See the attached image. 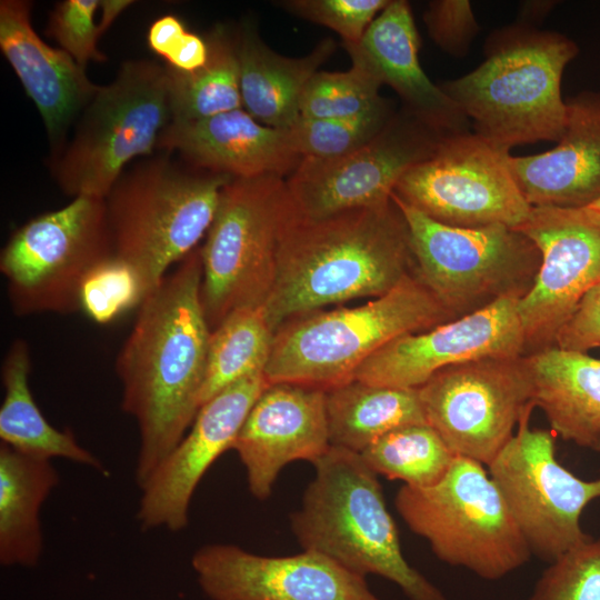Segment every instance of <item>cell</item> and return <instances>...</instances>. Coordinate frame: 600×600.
Returning a JSON list of instances; mask_svg holds the SVG:
<instances>
[{
    "label": "cell",
    "instance_id": "1",
    "mask_svg": "<svg viewBox=\"0 0 600 600\" xmlns=\"http://www.w3.org/2000/svg\"><path fill=\"white\" fill-rule=\"evenodd\" d=\"M201 279L198 246L138 307L116 360L121 408L139 431V488L184 437L201 408L211 333L200 299Z\"/></svg>",
    "mask_w": 600,
    "mask_h": 600
},
{
    "label": "cell",
    "instance_id": "2",
    "mask_svg": "<svg viewBox=\"0 0 600 600\" xmlns=\"http://www.w3.org/2000/svg\"><path fill=\"white\" fill-rule=\"evenodd\" d=\"M414 270L409 228L393 199L317 221L297 214L280 241L266 314L276 331L330 304L381 297Z\"/></svg>",
    "mask_w": 600,
    "mask_h": 600
},
{
    "label": "cell",
    "instance_id": "3",
    "mask_svg": "<svg viewBox=\"0 0 600 600\" xmlns=\"http://www.w3.org/2000/svg\"><path fill=\"white\" fill-rule=\"evenodd\" d=\"M484 49L474 70L440 84L471 119L473 132L508 150L558 141L567 118L561 79L579 52L577 43L518 22L493 32Z\"/></svg>",
    "mask_w": 600,
    "mask_h": 600
},
{
    "label": "cell",
    "instance_id": "4",
    "mask_svg": "<svg viewBox=\"0 0 600 600\" xmlns=\"http://www.w3.org/2000/svg\"><path fill=\"white\" fill-rule=\"evenodd\" d=\"M312 464L314 477L290 516L300 547L357 574L383 577L409 600H446L402 554L378 474L360 453L331 446Z\"/></svg>",
    "mask_w": 600,
    "mask_h": 600
},
{
    "label": "cell",
    "instance_id": "5",
    "mask_svg": "<svg viewBox=\"0 0 600 600\" xmlns=\"http://www.w3.org/2000/svg\"><path fill=\"white\" fill-rule=\"evenodd\" d=\"M454 319L414 274L381 297L351 308L316 310L283 322L263 374L268 383L324 391L354 379L360 366L390 341Z\"/></svg>",
    "mask_w": 600,
    "mask_h": 600
},
{
    "label": "cell",
    "instance_id": "6",
    "mask_svg": "<svg viewBox=\"0 0 600 600\" xmlns=\"http://www.w3.org/2000/svg\"><path fill=\"white\" fill-rule=\"evenodd\" d=\"M232 178L157 157L117 180L104 198L113 251L133 269L146 297L199 246Z\"/></svg>",
    "mask_w": 600,
    "mask_h": 600
},
{
    "label": "cell",
    "instance_id": "7",
    "mask_svg": "<svg viewBox=\"0 0 600 600\" xmlns=\"http://www.w3.org/2000/svg\"><path fill=\"white\" fill-rule=\"evenodd\" d=\"M298 212L283 177L232 178L201 249L200 299L210 330L232 311L264 307L282 236Z\"/></svg>",
    "mask_w": 600,
    "mask_h": 600
},
{
    "label": "cell",
    "instance_id": "8",
    "mask_svg": "<svg viewBox=\"0 0 600 600\" xmlns=\"http://www.w3.org/2000/svg\"><path fill=\"white\" fill-rule=\"evenodd\" d=\"M394 504L409 529L437 558L486 580L522 567L530 549L484 466L456 456L433 486H402Z\"/></svg>",
    "mask_w": 600,
    "mask_h": 600
},
{
    "label": "cell",
    "instance_id": "9",
    "mask_svg": "<svg viewBox=\"0 0 600 600\" xmlns=\"http://www.w3.org/2000/svg\"><path fill=\"white\" fill-rule=\"evenodd\" d=\"M171 121L167 67L124 62L112 82L99 87L73 137L54 157L58 186L73 198H106L132 159L153 153Z\"/></svg>",
    "mask_w": 600,
    "mask_h": 600
},
{
    "label": "cell",
    "instance_id": "10",
    "mask_svg": "<svg viewBox=\"0 0 600 600\" xmlns=\"http://www.w3.org/2000/svg\"><path fill=\"white\" fill-rule=\"evenodd\" d=\"M113 256L104 198L80 196L31 219L0 253L13 313L80 311L86 281Z\"/></svg>",
    "mask_w": 600,
    "mask_h": 600
},
{
    "label": "cell",
    "instance_id": "11",
    "mask_svg": "<svg viewBox=\"0 0 600 600\" xmlns=\"http://www.w3.org/2000/svg\"><path fill=\"white\" fill-rule=\"evenodd\" d=\"M410 233L414 274L454 318L496 299L526 293L541 257L518 229L491 224L459 228L438 222L392 193Z\"/></svg>",
    "mask_w": 600,
    "mask_h": 600
},
{
    "label": "cell",
    "instance_id": "12",
    "mask_svg": "<svg viewBox=\"0 0 600 600\" xmlns=\"http://www.w3.org/2000/svg\"><path fill=\"white\" fill-rule=\"evenodd\" d=\"M510 150L474 132L443 137L411 167L393 194L429 218L459 228H518L531 206L514 178Z\"/></svg>",
    "mask_w": 600,
    "mask_h": 600
},
{
    "label": "cell",
    "instance_id": "13",
    "mask_svg": "<svg viewBox=\"0 0 600 600\" xmlns=\"http://www.w3.org/2000/svg\"><path fill=\"white\" fill-rule=\"evenodd\" d=\"M534 407L526 409L488 472L531 554L551 562L590 538L580 517L600 499V476L582 480L557 460L553 433L530 427Z\"/></svg>",
    "mask_w": 600,
    "mask_h": 600
},
{
    "label": "cell",
    "instance_id": "14",
    "mask_svg": "<svg viewBox=\"0 0 600 600\" xmlns=\"http://www.w3.org/2000/svg\"><path fill=\"white\" fill-rule=\"evenodd\" d=\"M426 421L454 456L489 466L533 403L526 356L447 367L417 388Z\"/></svg>",
    "mask_w": 600,
    "mask_h": 600
},
{
    "label": "cell",
    "instance_id": "15",
    "mask_svg": "<svg viewBox=\"0 0 600 600\" xmlns=\"http://www.w3.org/2000/svg\"><path fill=\"white\" fill-rule=\"evenodd\" d=\"M541 261L518 313L524 356L554 346L579 302L600 282V209L531 207L519 226Z\"/></svg>",
    "mask_w": 600,
    "mask_h": 600
},
{
    "label": "cell",
    "instance_id": "16",
    "mask_svg": "<svg viewBox=\"0 0 600 600\" xmlns=\"http://www.w3.org/2000/svg\"><path fill=\"white\" fill-rule=\"evenodd\" d=\"M442 138L403 110L357 151L303 157L286 180L298 214L317 221L390 202L403 173L429 158Z\"/></svg>",
    "mask_w": 600,
    "mask_h": 600
},
{
    "label": "cell",
    "instance_id": "17",
    "mask_svg": "<svg viewBox=\"0 0 600 600\" xmlns=\"http://www.w3.org/2000/svg\"><path fill=\"white\" fill-rule=\"evenodd\" d=\"M522 296L512 292L428 330L401 336L366 360L354 379L417 389L447 367L483 358L524 356L518 313Z\"/></svg>",
    "mask_w": 600,
    "mask_h": 600
},
{
    "label": "cell",
    "instance_id": "18",
    "mask_svg": "<svg viewBox=\"0 0 600 600\" xmlns=\"http://www.w3.org/2000/svg\"><path fill=\"white\" fill-rule=\"evenodd\" d=\"M191 566L210 600H381L366 577L312 551L267 557L211 543L193 553Z\"/></svg>",
    "mask_w": 600,
    "mask_h": 600
},
{
    "label": "cell",
    "instance_id": "19",
    "mask_svg": "<svg viewBox=\"0 0 600 600\" xmlns=\"http://www.w3.org/2000/svg\"><path fill=\"white\" fill-rule=\"evenodd\" d=\"M268 384L263 372L249 376L201 406L188 432L139 488L137 519L143 530L180 531L189 522L193 493L212 463L233 441L252 404Z\"/></svg>",
    "mask_w": 600,
    "mask_h": 600
},
{
    "label": "cell",
    "instance_id": "20",
    "mask_svg": "<svg viewBox=\"0 0 600 600\" xmlns=\"http://www.w3.org/2000/svg\"><path fill=\"white\" fill-rule=\"evenodd\" d=\"M330 447L326 391L279 382L268 383L261 391L231 450L246 469L251 494L266 500L288 463H313Z\"/></svg>",
    "mask_w": 600,
    "mask_h": 600
},
{
    "label": "cell",
    "instance_id": "21",
    "mask_svg": "<svg viewBox=\"0 0 600 600\" xmlns=\"http://www.w3.org/2000/svg\"><path fill=\"white\" fill-rule=\"evenodd\" d=\"M344 48L351 62L390 86L401 98L403 110L426 127L442 137L469 132L467 116L420 64V37L407 1L390 0L361 40Z\"/></svg>",
    "mask_w": 600,
    "mask_h": 600
},
{
    "label": "cell",
    "instance_id": "22",
    "mask_svg": "<svg viewBox=\"0 0 600 600\" xmlns=\"http://www.w3.org/2000/svg\"><path fill=\"white\" fill-rule=\"evenodd\" d=\"M26 0H1L0 48L37 106L52 150L66 146L67 132L90 103L100 86L62 49L47 44L36 33Z\"/></svg>",
    "mask_w": 600,
    "mask_h": 600
},
{
    "label": "cell",
    "instance_id": "23",
    "mask_svg": "<svg viewBox=\"0 0 600 600\" xmlns=\"http://www.w3.org/2000/svg\"><path fill=\"white\" fill-rule=\"evenodd\" d=\"M157 149L177 151L193 168L252 178L290 174L302 157L290 131L267 127L244 109L193 121H171Z\"/></svg>",
    "mask_w": 600,
    "mask_h": 600
},
{
    "label": "cell",
    "instance_id": "24",
    "mask_svg": "<svg viewBox=\"0 0 600 600\" xmlns=\"http://www.w3.org/2000/svg\"><path fill=\"white\" fill-rule=\"evenodd\" d=\"M558 144L542 153L511 157L514 178L531 207L582 208L600 200V92L567 101Z\"/></svg>",
    "mask_w": 600,
    "mask_h": 600
},
{
    "label": "cell",
    "instance_id": "25",
    "mask_svg": "<svg viewBox=\"0 0 600 600\" xmlns=\"http://www.w3.org/2000/svg\"><path fill=\"white\" fill-rule=\"evenodd\" d=\"M533 403L553 432L591 448L600 438V359L557 346L526 356Z\"/></svg>",
    "mask_w": 600,
    "mask_h": 600
},
{
    "label": "cell",
    "instance_id": "26",
    "mask_svg": "<svg viewBox=\"0 0 600 600\" xmlns=\"http://www.w3.org/2000/svg\"><path fill=\"white\" fill-rule=\"evenodd\" d=\"M242 107L258 122L289 131L300 120L302 91L336 50L323 39L308 56L288 58L271 50L254 28L244 24L236 37Z\"/></svg>",
    "mask_w": 600,
    "mask_h": 600
},
{
    "label": "cell",
    "instance_id": "27",
    "mask_svg": "<svg viewBox=\"0 0 600 600\" xmlns=\"http://www.w3.org/2000/svg\"><path fill=\"white\" fill-rule=\"evenodd\" d=\"M51 459L0 443V563L34 567L42 554L40 511L59 483Z\"/></svg>",
    "mask_w": 600,
    "mask_h": 600
},
{
    "label": "cell",
    "instance_id": "28",
    "mask_svg": "<svg viewBox=\"0 0 600 600\" xmlns=\"http://www.w3.org/2000/svg\"><path fill=\"white\" fill-rule=\"evenodd\" d=\"M30 370L29 347L23 339H16L1 369L4 390L0 407L1 443L29 456L63 458L103 471L102 462L71 431L58 430L46 420L29 387Z\"/></svg>",
    "mask_w": 600,
    "mask_h": 600
},
{
    "label": "cell",
    "instance_id": "29",
    "mask_svg": "<svg viewBox=\"0 0 600 600\" xmlns=\"http://www.w3.org/2000/svg\"><path fill=\"white\" fill-rule=\"evenodd\" d=\"M326 411L331 446L358 453L397 428L427 423L417 389L357 379L326 391Z\"/></svg>",
    "mask_w": 600,
    "mask_h": 600
},
{
    "label": "cell",
    "instance_id": "30",
    "mask_svg": "<svg viewBox=\"0 0 600 600\" xmlns=\"http://www.w3.org/2000/svg\"><path fill=\"white\" fill-rule=\"evenodd\" d=\"M206 64L192 72L167 66L172 121H193L242 109L236 38L217 27L207 37Z\"/></svg>",
    "mask_w": 600,
    "mask_h": 600
},
{
    "label": "cell",
    "instance_id": "31",
    "mask_svg": "<svg viewBox=\"0 0 600 600\" xmlns=\"http://www.w3.org/2000/svg\"><path fill=\"white\" fill-rule=\"evenodd\" d=\"M273 336L264 307L229 313L210 333L201 406L236 382L263 372Z\"/></svg>",
    "mask_w": 600,
    "mask_h": 600
},
{
    "label": "cell",
    "instance_id": "32",
    "mask_svg": "<svg viewBox=\"0 0 600 600\" xmlns=\"http://www.w3.org/2000/svg\"><path fill=\"white\" fill-rule=\"evenodd\" d=\"M360 456L377 474L413 488L440 481L456 458L428 423L397 428L368 446Z\"/></svg>",
    "mask_w": 600,
    "mask_h": 600
},
{
    "label": "cell",
    "instance_id": "33",
    "mask_svg": "<svg viewBox=\"0 0 600 600\" xmlns=\"http://www.w3.org/2000/svg\"><path fill=\"white\" fill-rule=\"evenodd\" d=\"M381 81L352 62L344 72L318 71L306 84L300 99V118L338 119L377 109L388 101L379 94Z\"/></svg>",
    "mask_w": 600,
    "mask_h": 600
},
{
    "label": "cell",
    "instance_id": "34",
    "mask_svg": "<svg viewBox=\"0 0 600 600\" xmlns=\"http://www.w3.org/2000/svg\"><path fill=\"white\" fill-rule=\"evenodd\" d=\"M394 113L389 102L371 111L338 119H302L290 134L297 152L303 157L333 159L369 143Z\"/></svg>",
    "mask_w": 600,
    "mask_h": 600
},
{
    "label": "cell",
    "instance_id": "35",
    "mask_svg": "<svg viewBox=\"0 0 600 600\" xmlns=\"http://www.w3.org/2000/svg\"><path fill=\"white\" fill-rule=\"evenodd\" d=\"M529 600H600V538H589L551 561Z\"/></svg>",
    "mask_w": 600,
    "mask_h": 600
},
{
    "label": "cell",
    "instance_id": "36",
    "mask_svg": "<svg viewBox=\"0 0 600 600\" xmlns=\"http://www.w3.org/2000/svg\"><path fill=\"white\" fill-rule=\"evenodd\" d=\"M139 278L133 269L116 256L100 264L86 281L81 307L87 317L107 324L144 300Z\"/></svg>",
    "mask_w": 600,
    "mask_h": 600
},
{
    "label": "cell",
    "instance_id": "37",
    "mask_svg": "<svg viewBox=\"0 0 600 600\" xmlns=\"http://www.w3.org/2000/svg\"><path fill=\"white\" fill-rule=\"evenodd\" d=\"M390 0H287L279 4L292 14L334 30L343 44H356Z\"/></svg>",
    "mask_w": 600,
    "mask_h": 600
},
{
    "label": "cell",
    "instance_id": "38",
    "mask_svg": "<svg viewBox=\"0 0 600 600\" xmlns=\"http://www.w3.org/2000/svg\"><path fill=\"white\" fill-rule=\"evenodd\" d=\"M98 7V0H64L54 7L49 17L47 33L82 68L89 61L107 60L97 47L100 34L93 17Z\"/></svg>",
    "mask_w": 600,
    "mask_h": 600
},
{
    "label": "cell",
    "instance_id": "39",
    "mask_svg": "<svg viewBox=\"0 0 600 600\" xmlns=\"http://www.w3.org/2000/svg\"><path fill=\"white\" fill-rule=\"evenodd\" d=\"M423 21L436 44L458 58L468 53L480 30L468 0L431 1Z\"/></svg>",
    "mask_w": 600,
    "mask_h": 600
},
{
    "label": "cell",
    "instance_id": "40",
    "mask_svg": "<svg viewBox=\"0 0 600 600\" xmlns=\"http://www.w3.org/2000/svg\"><path fill=\"white\" fill-rule=\"evenodd\" d=\"M554 346L586 353L600 348V282L586 293L559 330Z\"/></svg>",
    "mask_w": 600,
    "mask_h": 600
},
{
    "label": "cell",
    "instance_id": "41",
    "mask_svg": "<svg viewBox=\"0 0 600 600\" xmlns=\"http://www.w3.org/2000/svg\"><path fill=\"white\" fill-rule=\"evenodd\" d=\"M208 56L207 40L193 32L186 31L164 59L170 68L182 72H192L206 64Z\"/></svg>",
    "mask_w": 600,
    "mask_h": 600
},
{
    "label": "cell",
    "instance_id": "42",
    "mask_svg": "<svg viewBox=\"0 0 600 600\" xmlns=\"http://www.w3.org/2000/svg\"><path fill=\"white\" fill-rule=\"evenodd\" d=\"M186 31L181 20L176 16L166 14L150 26L147 37L148 46L164 59Z\"/></svg>",
    "mask_w": 600,
    "mask_h": 600
},
{
    "label": "cell",
    "instance_id": "43",
    "mask_svg": "<svg viewBox=\"0 0 600 600\" xmlns=\"http://www.w3.org/2000/svg\"><path fill=\"white\" fill-rule=\"evenodd\" d=\"M132 3L131 0H101L102 17L98 24L99 34L106 32L117 17Z\"/></svg>",
    "mask_w": 600,
    "mask_h": 600
},
{
    "label": "cell",
    "instance_id": "44",
    "mask_svg": "<svg viewBox=\"0 0 600 600\" xmlns=\"http://www.w3.org/2000/svg\"><path fill=\"white\" fill-rule=\"evenodd\" d=\"M592 449L600 453V438H599L598 441L594 443V446L592 447Z\"/></svg>",
    "mask_w": 600,
    "mask_h": 600
},
{
    "label": "cell",
    "instance_id": "45",
    "mask_svg": "<svg viewBox=\"0 0 600 600\" xmlns=\"http://www.w3.org/2000/svg\"><path fill=\"white\" fill-rule=\"evenodd\" d=\"M590 207H594V208H598V209H600V200H599L598 202L593 203V204H592V206H590Z\"/></svg>",
    "mask_w": 600,
    "mask_h": 600
}]
</instances>
